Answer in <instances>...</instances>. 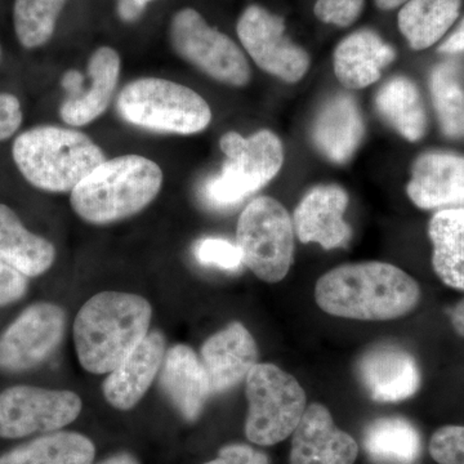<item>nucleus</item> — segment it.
<instances>
[{"instance_id":"nucleus-1","label":"nucleus","mask_w":464,"mask_h":464,"mask_svg":"<svg viewBox=\"0 0 464 464\" xmlns=\"http://www.w3.org/2000/svg\"><path fill=\"white\" fill-rule=\"evenodd\" d=\"M315 299L329 315L386 322L411 314L420 304V288L398 266L360 262L324 274L316 283Z\"/></svg>"},{"instance_id":"nucleus-2","label":"nucleus","mask_w":464,"mask_h":464,"mask_svg":"<svg viewBox=\"0 0 464 464\" xmlns=\"http://www.w3.org/2000/svg\"><path fill=\"white\" fill-rule=\"evenodd\" d=\"M152 307L141 295L101 292L88 299L74 322L76 356L85 371L106 374L149 334Z\"/></svg>"},{"instance_id":"nucleus-3","label":"nucleus","mask_w":464,"mask_h":464,"mask_svg":"<svg viewBox=\"0 0 464 464\" xmlns=\"http://www.w3.org/2000/svg\"><path fill=\"white\" fill-rule=\"evenodd\" d=\"M163 185V170L141 155L103 161L72 191L76 215L93 225H108L141 212Z\"/></svg>"},{"instance_id":"nucleus-4","label":"nucleus","mask_w":464,"mask_h":464,"mask_svg":"<svg viewBox=\"0 0 464 464\" xmlns=\"http://www.w3.org/2000/svg\"><path fill=\"white\" fill-rule=\"evenodd\" d=\"M12 158L33 188L47 192H72L108 160L87 134L54 125H41L18 134Z\"/></svg>"},{"instance_id":"nucleus-5","label":"nucleus","mask_w":464,"mask_h":464,"mask_svg":"<svg viewBox=\"0 0 464 464\" xmlns=\"http://www.w3.org/2000/svg\"><path fill=\"white\" fill-rule=\"evenodd\" d=\"M127 123L159 133H200L212 121V110L199 93L160 78L137 79L121 92L116 102Z\"/></svg>"},{"instance_id":"nucleus-6","label":"nucleus","mask_w":464,"mask_h":464,"mask_svg":"<svg viewBox=\"0 0 464 464\" xmlns=\"http://www.w3.org/2000/svg\"><path fill=\"white\" fill-rule=\"evenodd\" d=\"M219 148L226 161L221 172L210 177L203 197L210 207L227 209L265 188L284 164L283 143L268 130L244 139L237 132L225 133Z\"/></svg>"},{"instance_id":"nucleus-7","label":"nucleus","mask_w":464,"mask_h":464,"mask_svg":"<svg viewBox=\"0 0 464 464\" xmlns=\"http://www.w3.org/2000/svg\"><path fill=\"white\" fill-rule=\"evenodd\" d=\"M246 436L271 447L293 435L307 408L306 392L293 375L274 364H256L246 378Z\"/></svg>"},{"instance_id":"nucleus-8","label":"nucleus","mask_w":464,"mask_h":464,"mask_svg":"<svg viewBox=\"0 0 464 464\" xmlns=\"http://www.w3.org/2000/svg\"><path fill=\"white\" fill-rule=\"evenodd\" d=\"M295 234L292 217L282 203L268 197L250 201L237 227L243 264L262 282H282L292 267Z\"/></svg>"},{"instance_id":"nucleus-9","label":"nucleus","mask_w":464,"mask_h":464,"mask_svg":"<svg viewBox=\"0 0 464 464\" xmlns=\"http://www.w3.org/2000/svg\"><path fill=\"white\" fill-rule=\"evenodd\" d=\"M169 39L182 60L215 81L232 87L249 83L250 66L239 45L210 26L197 9L182 8L173 14Z\"/></svg>"},{"instance_id":"nucleus-10","label":"nucleus","mask_w":464,"mask_h":464,"mask_svg":"<svg viewBox=\"0 0 464 464\" xmlns=\"http://www.w3.org/2000/svg\"><path fill=\"white\" fill-rule=\"evenodd\" d=\"M72 391L14 384L0 392V439L18 440L61 431L82 413Z\"/></svg>"},{"instance_id":"nucleus-11","label":"nucleus","mask_w":464,"mask_h":464,"mask_svg":"<svg viewBox=\"0 0 464 464\" xmlns=\"http://www.w3.org/2000/svg\"><path fill=\"white\" fill-rule=\"evenodd\" d=\"M66 314L52 302H36L0 332V373L23 374L44 364L63 343Z\"/></svg>"},{"instance_id":"nucleus-12","label":"nucleus","mask_w":464,"mask_h":464,"mask_svg":"<svg viewBox=\"0 0 464 464\" xmlns=\"http://www.w3.org/2000/svg\"><path fill=\"white\" fill-rule=\"evenodd\" d=\"M237 33L244 50L259 69L290 84L306 75L310 56L290 41L283 17L261 5H249L237 21Z\"/></svg>"},{"instance_id":"nucleus-13","label":"nucleus","mask_w":464,"mask_h":464,"mask_svg":"<svg viewBox=\"0 0 464 464\" xmlns=\"http://www.w3.org/2000/svg\"><path fill=\"white\" fill-rule=\"evenodd\" d=\"M121 61L111 47H100L88 61L90 87L84 88L83 76L76 70L66 72L63 87L69 97L60 109V116L66 124L82 127L100 118L108 110L121 76Z\"/></svg>"},{"instance_id":"nucleus-14","label":"nucleus","mask_w":464,"mask_h":464,"mask_svg":"<svg viewBox=\"0 0 464 464\" xmlns=\"http://www.w3.org/2000/svg\"><path fill=\"white\" fill-rule=\"evenodd\" d=\"M357 377L372 400L400 402L413 398L422 384L420 365L396 344H378L360 357Z\"/></svg>"},{"instance_id":"nucleus-15","label":"nucleus","mask_w":464,"mask_h":464,"mask_svg":"<svg viewBox=\"0 0 464 464\" xmlns=\"http://www.w3.org/2000/svg\"><path fill=\"white\" fill-rule=\"evenodd\" d=\"M406 194L423 210L464 208V157L432 150L415 159Z\"/></svg>"},{"instance_id":"nucleus-16","label":"nucleus","mask_w":464,"mask_h":464,"mask_svg":"<svg viewBox=\"0 0 464 464\" xmlns=\"http://www.w3.org/2000/svg\"><path fill=\"white\" fill-rule=\"evenodd\" d=\"M348 194L337 185L311 188L293 213V227L301 243H317L331 250L346 246L351 228L343 219Z\"/></svg>"},{"instance_id":"nucleus-17","label":"nucleus","mask_w":464,"mask_h":464,"mask_svg":"<svg viewBox=\"0 0 464 464\" xmlns=\"http://www.w3.org/2000/svg\"><path fill=\"white\" fill-rule=\"evenodd\" d=\"M359 445L335 426L331 411L311 404L293 432L290 464H353Z\"/></svg>"},{"instance_id":"nucleus-18","label":"nucleus","mask_w":464,"mask_h":464,"mask_svg":"<svg viewBox=\"0 0 464 464\" xmlns=\"http://www.w3.org/2000/svg\"><path fill=\"white\" fill-rule=\"evenodd\" d=\"M200 360L212 395L224 393L246 381L253 366L258 364L257 343L243 324L232 322L204 342Z\"/></svg>"},{"instance_id":"nucleus-19","label":"nucleus","mask_w":464,"mask_h":464,"mask_svg":"<svg viewBox=\"0 0 464 464\" xmlns=\"http://www.w3.org/2000/svg\"><path fill=\"white\" fill-rule=\"evenodd\" d=\"M166 344L163 333H149L141 343L110 372L102 391L112 408L127 411L141 401L160 372L167 353Z\"/></svg>"},{"instance_id":"nucleus-20","label":"nucleus","mask_w":464,"mask_h":464,"mask_svg":"<svg viewBox=\"0 0 464 464\" xmlns=\"http://www.w3.org/2000/svg\"><path fill=\"white\" fill-rule=\"evenodd\" d=\"M159 386L188 422L200 417L212 395L200 357L186 344H176L167 351L159 372Z\"/></svg>"},{"instance_id":"nucleus-21","label":"nucleus","mask_w":464,"mask_h":464,"mask_svg":"<svg viewBox=\"0 0 464 464\" xmlns=\"http://www.w3.org/2000/svg\"><path fill=\"white\" fill-rule=\"evenodd\" d=\"M365 133L364 121L355 99L340 93L326 101L313 124L316 149L335 164H344L359 149Z\"/></svg>"},{"instance_id":"nucleus-22","label":"nucleus","mask_w":464,"mask_h":464,"mask_svg":"<svg viewBox=\"0 0 464 464\" xmlns=\"http://www.w3.org/2000/svg\"><path fill=\"white\" fill-rule=\"evenodd\" d=\"M396 52L377 33L359 30L337 45L333 57L335 76L347 90H362L380 81L382 70Z\"/></svg>"},{"instance_id":"nucleus-23","label":"nucleus","mask_w":464,"mask_h":464,"mask_svg":"<svg viewBox=\"0 0 464 464\" xmlns=\"http://www.w3.org/2000/svg\"><path fill=\"white\" fill-rule=\"evenodd\" d=\"M0 261L29 279L42 276L56 261L53 244L30 231L20 216L3 203H0Z\"/></svg>"},{"instance_id":"nucleus-24","label":"nucleus","mask_w":464,"mask_h":464,"mask_svg":"<svg viewBox=\"0 0 464 464\" xmlns=\"http://www.w3.org/2000/svg\"><path fill=\"white\" fill-rule=\"evenodd\" d=\"M432 267L439 279L464 292V208L438 210L429 224Z\"/></svg>"},{"instance_id":"nucleus-25","label":"nucleus","mask_w":464,"mask_h":464,"mask_svg":"<svg viewBox=\"0 0 464 464\" xmlns=\"http://www.w3.org/2000/svg\"><path fill=\"white\" fill-rule=\"evenodd\" d=\"M92 440L78 432L56 431L36 436L0 456V464H92Z\"/></svg>"},{"instance_id":"nucleus-26","label":"nucleus","mask_w":464,"mask_h":464,"mask_svg":"<svg viewBox=\"0 0 464 464\" xmlns=\"http://www.w3.org/2000/svg\"><path fill=\"white\" fill-rule=\"evenodd\" d=\"M375 108L408 141H420L427 132L429 121L422 96L417 84L406 76H395L382 85L375 96Z\"/></svg>"},{"instance_id":"nucleus-27","label":"nucleus","mask_w":464,"mask_h":464,"mask_svg":"<svg viewBox=\"0 0 464 464\" xmlns=\"http://www.w3.org/2000/svg\"><path fill=\"white\" fill-rule=\"evenodd\" d=\"M364 449L375 464H417L422 456V438L405 418H378L366 427Z\"/></svg>"},{"instance_id":"nucleus-28","label":"nucleus","mask_w":464,"mask_h":464,"mask_svg":"<svg viewBox=\"0 0 464 464\" xmlns=\"http://www.w3.org/2000/svg\"><path fill=\"white\" fill-rule=\"evenodd\" d=\"M462 0H409L400 9L398 24L414 51L438 43L459 16Z\"/></svg>"},{"instance_id":"nucleus-29","label":"nucleus","mask_w":464,"mask_h":464,"mask_svg":"<svg viewBox=\"0 0 464 464\" xmlns=\"http://www.w3.org/2000/svg\"><path fill=\"white\" fill-rule=\"evenodd\" d=\"M430 92L439 125L445 137L464 140V90L458 67L442 63L432 70Z\"/></svg>"},{"instance_id":"nucleus-30","label":"nucleus","mask_w":464,"mask_h":464,"mask_svg":"<svg viewBox=\"0 0 464 464\" xmlns=\"http://www.w3.org/2000/svg\"><path fill=\"white\" fill-rule=\"evenodd\" d=\"M69 0H14L12 24L25 50L44 47L53 38L58 18Z\"/></svg>"},{"instance_id":"nucleus-31","label":"nucleus","mask_w":464,"mask_h":464,"mask_svg":"<svg viewBox=\"0 0 464 464\" xmlns=\"http://www.w3.org/2000/svg\"><path fill=\"white\" fill-rule=\"evenodd\" d=\"M194 255L199 264L225 271H237L244 265L239 246L222 237L198 240L194 246Z\"/></svg>"},{"instance_id":"nucleus-32","label":"nucleus","mask_w":464,"mask_h":464,"mask_svg":"<svg viewBox=\"0 0 464 464\" xmlns=\"http://www.w3.org/2000/svg\"><path fill=\"white\" fill-rule=\"evenodd\" d=\"M429 450L439 464H464V426L439 429L430 440Z\"/></svg>"},{"instance_id":"nucleus-33","label":"nucleus","mask_w":464,"mask_h":464,"mask_svg":"<svg viewBox=\"0 0 464 464\" xmlns=\"http://www.w3.org/2000/svg\"><path fill=\"white\" fill-rule=\"evenodd\" d=\"M365 0H316L315 16L324 24L340 27L353 25L364 8Z\"/></svg>"},{"instance_id":"nucleus-34","label":"nucleus","mask_w":464,"mask_h":464,"mask_svg":"<svg viewBox=\"0 0 464 464\" xmlns=\"http://www.w3.org/2000/svg\"><path fill=\"white\" fill-rule=\"evenodd\" d=\"M29 277L0 261V310L17 304L29 292Z\"/></svg>"},{"instance_id":"nucleus-35","label":"nucleus","mask_w":464,"mask_h":464,"mask_svg":"<svg viewBox=\"0 0 464 464\" xmlns=\"http://www.w3.org/2000/svg\"><path fill=\"white\" fill-rule=\"evenodd\" d=\"M23 108L14 94L0 93V141L11 139L23 124Z\"/></svg>"},{"instance_id":"nucleus-36","label":"nucleus","mask_w":464,"mask_h":464,"mask_svg":"<svg viewBox=\"0 0 464 464\" xmlns=\"http://www.w3.org/2000/svg\"><path fill=\"white\" fill-rule=\"evenodd\" d=\"M204 464H270V458L249 445L230 444L219 449L216 459Z\"/></svg>"},{"instance_id":"nucleus-37","label":"nucleus","mask_w":464,"mask_h":464,"mask_svg":"<svg viewBox=\"0 0 464 464\" xmlns=\"http://www.w3.org/2000/svg\"><path fill=\"white\" fill-rule=\"evenodd\" d=\"M145 9V5H140L137 0H118V14L124 23L139 20Z\"/></svg>"},{"instance_id":"nucleus-38","label":"nucleus","mask_w":464,"mask_h":464,"mask_svg":"<svg viewBox=\"0 0 464 464\" xmlns=\"http://www.w3.org/2000/svg\"><path fill=\"white\" fill-rule=\"evenodd\" d=\"M440 53L454 54L464 52V20L457 27L456 32L439 47Z\"/></svg>"},{"instance_id":"nucleus-39","label":"nucleus","mask_w":464,"mask_h":464,"mask_svg":"<svg viewBox=\"0 0 464 464\" xmlns=\"http://www.w3.org/2000/svg\"><path fill=\"white\" fill-rule=\"evenodd\" d=\"M450 322L458 335L464 338V299L458 302L450 313Z\"/></svg>"},{"instance_id":"nucleus-40","label":"nucleus","mask_w":464,"mask_h":464,"mask_svg":"<svg viewBox=\"0 0 464 464\" xmlns=\"http://www.w3.org/2000/svg\"><path fill=\"white\" fill-rule=\"evenodd\" d=\"M97 464H141L136 457L130 453H119L103 459L102 462Z\"/></svg>"},{"instance_id":"nucleus-41","label":"nucleus","mask_w":464,"mask_h":464,"mask_svg":"<svg viewBox=\"0 0 464 464\" xmlns=\"http://www.w3.org/2000/svg\"><path fill=\"white\" fill-rule=\"evenodd\" d=\"M374 2L375 5L382 9V11H391V9L398 8L400 5H404L406 2H409V0H374Z\"/></svg>"},{"instance_id":"nucleus-42","label":"nucleus","mask_w":464,"mask_h":464,"mask_svg":"<svg viewBox=\"0 0 464 464\" xmlns=\"http://www.w3.org/2000/svg\"><path fill=\"white\" fill-rule=\"evenodd\" d=\"M137 2L140 3V5H145V7H148L149 3L154 2V0H137Z\"/></svg>"},{"instance_id":"nucleus-43","label":"nucleus","mask_w":464,"mask_h":464,"mask_svg":"<svg viewBox=\"0 0 464 464\" xmlns=\"http://www.w3.org/2000/svg\"><path fill=\"white\" fill-rule=\"evenodd\" d=\"M2 58H3V47H2V43H0V61H2Z\"/></svg>"}]
</instances>
